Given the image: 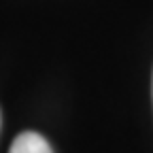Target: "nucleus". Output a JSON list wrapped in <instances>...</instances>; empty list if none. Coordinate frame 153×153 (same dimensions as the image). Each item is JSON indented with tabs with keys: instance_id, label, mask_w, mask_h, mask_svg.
Segmentation results:
<instances>
[{
	"instance_id": "f257e3e1",
	"label": "nucleus",
	"mask_w": 153,
	"mask_h": 153,
	"mask_svg": "<svg viewBox=\"0 0 153 153\" xmlns=\"http://www.w3.org/2000/svg\"><path fill=\"white\" fill-rule=\"evenodd\" d=\"M9 153H53L51 145L36 132H22L13 140Z\"/></svg>"
}]
</instances>
